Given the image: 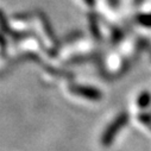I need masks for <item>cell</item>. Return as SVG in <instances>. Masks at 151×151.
<instances>
[{
	"label": "cell",
	"instance_id": "1",
	"mask_svg": "<svg viewBox=\"0 0 151 151\" xmlns=\"http://www.w3.org/2000/svg\"><path fill=\"white\" fill-rule=\"evenodd\" d=\"M127 120H129V117H127L126 113H122V114H119L108 125V127L104 131V133L101 136V139H100L101 145L105 146V147L109 146L112 144V142L114 140L116 137L118 136V133L122 131V129L125 127Z\"/></svg>",
	"mask_w": 151,
	"mask_h": 151
},
{
	"label": "cell",
	"instance_id": "3",
	"mask_svg": "<svg viewBox=\"0 0 151 151\" xmlns=\"http://www.w3.org/2000/svg\"><path fill=\"white\" fill-rule=\"evenodd\" d=\"M150 100H151V98H150V95L149 94H142L140 96H139V99H138V106L140 107V108H143V107H146L149 104H150Z\"/></svg>",
	"mask_w": 151,
	"mask_h": 151
},
{
	"label": "cell",
	"instance_id": "2",
	"mask_svg": "<svg viewBox=\"0 0 151 151\" xmlns=\"http://www.w3.org/2000/svg\"><path fill=\"white\" fill-rule=\"evenodd\" d=\"M73 93L76 94L81 98H85V99H88V100H92V101H96L101 98V94L99 91L96 89H93V88H89V87H79V88H74L73 89Z\"/></svg>",
	"mask_w": 151,
	"mask_h": 151
}]
</instances>
